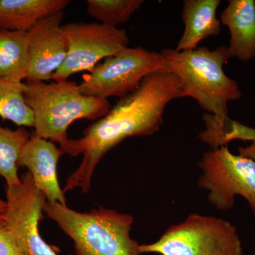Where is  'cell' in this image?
Wrapping results in <instances>:
<instances>
[{"label":"cell","instance_id":"6da1fadb","mask_svg":"<svg viewBox=\"0 0 255 255\" xmlns=\"http://www.w3.org/2000/svg\"><path fill=\"white\" fill-rule=\"evenodd\" d=\"M180 81L173 74L159 71L144 79L135 91L119 99L108 114L87 128L82 136L69 138L60 146L70 157L83 156L78 168L66 179L63 190L80 188L87 193L92 176L104 156L130 137H145L158 131L167 106L184 98Z\"/></svg>","mask_w":255,"mask_h":255},{"label":"cell","instance_id":"7a4b0ae2","mask_svg":"<svg viewBox=\"0 0 255 255\" xmlns=\"http://www.w3.org/2000/svg\"><path fill=\"white\" fill-rule=\"evenodd\" d=\"M160 53L164 71L173 74L180 81L184 97L195 100L207 114L228 117V103L242 96L238 82L227 76L223 69L232 58L228 47L212 50L198 47L186 51L166 48Z\"/></svg>","mask_w":255,"mask_h":255},{"label":"cell","instance_id":"3957f363","mask_svg":"<svg viewBox=\"0 0 255 255\" xmlns=\"http://www.w3.org/2000/svg\"><path fill=\"white\" fill-rule=\"evenodd\" d=\"M24 95L34 117L33 133L62 146L68 130L77 120L97 121L110 112L108 100L89 97L74 81L26 82Z\"/></svg>","mask_w":255,"mask_h":255},{"label":"cell","instance_id":"277c9868","mask_svg":"<svg viewBox=\"0 0 255 255\" xmlns=\"http://www.w3.org/2000/svg\"><path fill=\"white\" fill-rule=\"evenodd\" d=\"M43 213L73 241L74 255H141L130 236V214L100 207L78 212L67 205L46 201Z\"/></svg>","mask_w":255,"mask_h":255},{"label":"cell","instance_id":"5b68a950","mask_svg":"<svg viewBox=\"0 0 255 255\" xmlns=\"http://www.w3.org/2000/svg\"><path fill=\"white\" fill-rule=\"evenodd\" d=\"M140 254L159 255H243L237 228L221 218L191 214L171 226L150 244L140 245Z\"/></svg>","mask_w":255,"mask_h":255},{"label":"cell","instance_id":"8992f818","mask_svg":"<svg viewBox=\"0 0 255 255\" xmlns=\"http://www.w3.org/2000/svg\"><path fill=\"white\" fill-rule=\"evenodd\" d=\"M198 186L208 192V201L219 211L232 209L236 196L249 204L255 216V161L235 155L227 145L211 149L198 162Z\"/></svg>","mask_w":255,"mask_h":255},{"label":"cell","instance_id":"52a82bcc","mask_svg":"<svg viewBox=\"0 0 255 255\" xmlns=\"http://www.w3.org/2000/svg\"><path fill=\"white\" fill-rule=\"evenodd\" d=\"M163 70L160 53L142 47H127L84 75L79 88L89 97L122 99L135 91L144 79Z\"/></svg>","mask_w":255,"mask_h":255},{"label":"cell","instance_id":"ba28073f","mask_svg":"<svg viewBox=\"0 0 255 255\" xmlns=\"http://www.w3.org/2000/svg\"><path fill=\"white\" fill-rule=\"evenodd\" d=\"M68 54L59 70L52 77L54 82L67 81L82 72H91L106 58L128 47L125 29L101 23H70L63 25Z\"/></svg>","mask_w":255,"mask_h":255},{"label":"cell","instance_id":"9c48e42d","mask_svg":"<svg viewBox=\"0 0 255 255\" xmlns=\"http://www.w3.org/2000/svg\"><path fill=\"white\" fill-rule=\"evenodd\" d=\"M21 181L19 185L6 187L7 208L2 217L6 226L28 255H58L42 238L38 228L43 219L46 196L37 189L28 171Z\"/></svg>","mask_w":255,"mask_h":255},{"label":"cell","instance_id":"30bf717a","mask_svg":"<svg viewBox=\"0 0 255 255\" xmlns=\"http://www.w3.org/2000/svg\"><path fill=\"white\" fill-rule=\"evenodd\" d=\"M64 11L40 19L27 31L29 69L26 82L50 81L68 54L63 31Z\"/></svg>","mask_w":255,"mask_h":255},{"label":"cell","instance_id":"8fae6325","mask_svg":"<svg viewBox=\"0 0 255 255\" xmlns=\"http://www.w3.org/2000/svg\"><path fill=\"white\" fill-rule=\"evenodd\" d=\"M63 155V150L54 142L33 133L21 151L18 166L28 169L37 189L48 202L67 205L58 177V160Z\"/></svg>","mask_w":255,"mask_h":255},{"label":"cell","instance_id":"7c38bea8","mask_svg":"<svg viewBox=\"0 0 255 255\" xmlns=\"http://www.w3.org/2000/svg\"><path fill=\"white\" fill-rule=\"evenodd\" d=\"M221 23L231 33L228 47L231 58L241 61L255 58V1L230 0L222 12Z\"/></svg>","mask_w":255,"mask_h":255},{"label":"cell","instance_id":"4fadbf2b","mask_svg":"<svg viewBox=\"0 0 255 255\" xmlns=\"http://www.w3.org/2000/svg\"><path fill=\"white\" fill-rule=\"evenodd\" d=\"M220 0H185L182 18L184 31L178 43V51L195 50L201 41L217 36L221 22L217 18Z\"/></svg>","mask_w":255,"mask_h":255},{"label":"cell","instance_id":"5bb4252c","mask_svg":"<svg viewBox=\"0 0 255 255\" xmlns=\"http://www.w3.org/2000/svg\"><path fill=\"white\" fill-rule=\"evenodd\" d=\"M69 0H0V29L28 31L40 19L64 11Z\"/></svg>","mask_w":255,"mask_h":255},{"label":"cell","instance_id":"9a60e30c","mask_svg":"<svg viewBox=\"0 0 255 255\" xmlns=\"http://www.w3.org/2000/svg\"><path fill=\"white\" fill-rule=\"evenodd\" d=\"M27 31L0 29V78L23 82L28 77Z\"/></svg>","mask_w":255,"mask_h":255},{"label":"cell","instance_id":"2e32d148","mask_svg":"<svg viewBox=\"0 0 255 255\" xmlns=\"http://www.w3.org/2000/svg\"><path fill=\"white\" fill-rule=\"evenodd\" d=\"M31 135L25 128L11 130L0 124V175L6 180V187L21 184L18 175V160Z\"/></svg>","mask_w":255,"mask_h":255},{"label":"cell","instance_id":"e0dca14e","mask_svg":"<svg viewBox=\"0 0 255 255\" xmlns=\"http://www.w3.org/2000/svg\"><path fill=\"white\" fill-rule=\"evenodd\" d=\"M25 82L0 78V117L18 127L34 126V117L25 99Z\"/></svg>","mask_w":255,"mask_h":255},{"label":"cell","instance_id":"ac0fdd59","mask_svg":"<svg viewBox=\"0 0 255 255\" xmlns=\"http://www.w3.org/2000/svg\"><path fill=\"white\" fill-rule=\"evenodd\" d=\"M143 0H87V11L101 23L118 28L144 4Z\"/></svg>","mask_w":255,"mask_h":255},{"label":"cell","instance_id":"d6986e66","mask_svg":"<svg viewBox=\"0 0 255 255\" xmlns=\"http://www.w3.org/2000/svg\"><path fill=\"white\" fill-rule=\"evenodd\" d=\"M0 255H28L15 241L2 218L0 219Z\"/></svg>","mask_w":255,"mask_h":255},{"label":"cell","instance_id":"ffe728a7","mask_svg":"<svg viewBox=\"0 0 255 255\" xmlns=\"http://www.w3.org/2000/svg\"><path fill=\"white\" fill-rule=\"evenodd\" d=\"M234 140L255 141V128L231 120L226 128L225 141L228 144L231 140Z\"/></svg>","mask_w":255,"mask_h":255},{"label":"cell","instance_id":"44dd1931","mask_svg":"<svg viewBox=\"0 0 255 255\" xmlns=\"http://www.w3.org/2000/svg\"><path fill=\"white\" fill-rule=\"evenodd\" d=\"M238 150L239 155L255 161V140L252 142L251 145L246 147H240Z\"/></svg>","mask_w":255,"mask_h":255},{"label":"cell","instance_id":"7402d4cb","mask_svg":"<svg viewBox=\"0 0 255 255\" xmlns=\"http://www.w3.org/2000/svg\"><path fill=\"white\" fill-rule=\"evenodd\" d=\"M6 208H7L6 201H3L2 199H0V219H1L3 216H4L6 211Z\"/></svg>","mask_w":255,"mask_h":255}]
</instances>
